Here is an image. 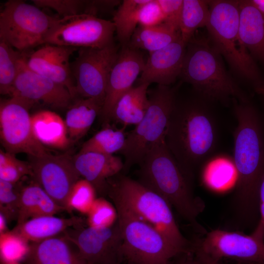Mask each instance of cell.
I'll return each mask as SVG.
<instances>
[{"mask_svg": "<svg viewBox=\"0 0 264 264\" xmlns=\"http://www.w3.org/2000/svg\"><path fill=\"white\" fill-rule=\"evenodd\" d=\"M237 125L233 164L236 187L228 229L255 228L260 218V189L264 176V121L249 101H234Z\"/></svg>", "mask_w": 264, "mask_h": 264, "instance_id": "obj_1", "label": "cell"}, {"mask_svg": "<svg viewBox=\"0 0 264 264\" xmlns=\"http://www.w3.org/2000/svg\"><path fill=\"white\" fill-rule=\"evenodd\" d=\"M198 96L179 100L176 95L165 135L168 149L191 180L196 169L214 154L219 137L209 101Z\"/></svg>", "mask_w": 264, "mask_h": 264, "instance_id": "obj_2", "label": "cell"}, {"mask_svg": "<svg viewBox=\"0 0 264 264\" xmlns=\"http://www.w3.org/2000/svg\"><path fill=\"white\" fill-rule=\"evenodd\" d=\"M139 165L138 181L165 199L196 232L206 234V230L197 220L204 203L194 196L191 180L168 149L165 137L151 147Z\"/></svg>", "mask_w": 264, "mask_h": 264, "instance_id": "obj_3", "label": "cell"}, {"mask_svg": "<svg viewBox=\"0 0 264 264\" xmlns=\"http://www.w3.org/2000/svg\"><path fill=\"white\" fill-rule=\"evenodd\" d=\"M221 57L209 41L194 37L186 45L180 76L209 102L248 101L227 72Z\"/></svg>", "mask_w": 264, "mask_h": 264, "instance_id": "obj_4", "label": "cell"}, {"mask_svg": "<svg viewBox=\"0 0 264 264\" xmlns=\"http://www.w3.org/2000/svg\"><path fill=\"white\" fill-rule=\"evenodd\" d=\"M106 194L124 203L181 253L190 251L192 243L181 233L171 205L163 197L139 181L119 174L108 180Z\"/></svg>", "mask_w": 264, "mask_h": 264, "instance_id": "obj_5", "label": "cell"}, {"mask_svg": "<svg viewBox=\"0 0 264 264\" xmlns=\"http://www.w3.org/2000/svg\"><path fill=\"white\" fill-rule=\"evenodd\" d=\"M239 0H209L210 16L206 27L214 48L242 78L263 85L257 66L239 34Z\"/></svg>", "mask_w": 264, "mask_h": 264, "instance_id": "obj_6", "label": "cell"}, {"mask_svg": "<svg viewBox=\"0 0 264 264\" xmlns=\"http://www.w3.org/2000/svg\"><path fill=\"white\" fill-rule=\"evenodd\" d=\"M176 95V88L157 85L148 90L149 106L141 121L129 132L119 152L125 160L122 171L139 164L148 151L165 137Z\"/></svg>", "mask_w": 264, "mask_h": 264, "instance_id": "obj_7", "label": "cell"}, {"mask_svg": "<svg viewBox=\"0 0 264 264\" xmlns=\"http://www.w3.org/2000/svg\"><path fill=\"white\" fill-rule=\"evenodd\" d=\"M117 211L125 262L134 264H170L181 254L156 229L120 200L111 199Z\"/></svg>", "mask_w": 264, "mask_h": 264, "instance_id": "obj_8", "label": "cell"}, {"mask_svg": "<svg viewBox=\"0 0 264 264\" xmlns=\"http://www.w3.org/2000/svg\"><path fill=\"white\" fill-rule=\"evenodd\" d=\"M57 17L22 0L6 1L0 14V40L23 52L44 44L45 37Z\"/></svg>", "mask_w": 264, "mask_h": 264, "instance_id": "obj_9", "label": "cell"}, {"mask_svg": "<svg viewBox=\"0 0 264 264\" xmlns=\"http://www.w3.org/2000/svg\"><path fill=\"white\" fill-rule=\"evenodd\" d=\"M115 32L112 22L93 15L57 18L45 37L44 44L101 48L114 44Z\"/></svg>", "mask_w": 264, "mask_h": 264, "instance_id": "obj_10", "label": "cell"}, {"mask_svg": "<svg viewBox=\"0 0 264 264\" xmlns=\"http://www.w3.org/2000/svg\"><path fill=\"white\" fill-rule=\"evenodd\" d=\"M118 55L114 44L101 48H79L70 63L78 97L94 99L103 105L109 75Z\"/></svg>", "mask_w": 264, "mask_h": 264, "instance_id": "obj_11", "label": "cell"}, {"mask_svg": "<svg viewBox=\"0 0 264 264\" xmlns=\"http://www.w3.org/2000/svg\"><path fill=\"white\" fill-rule=\"evenodd\" d=\"M192 252L203 261L219 263L229 258L246 264H264V242L237 231L216 229L207 232L202 240L192 243Z\"/></svg>", "mask_w": 264, "mask_h": 264, "instance_id": "obj_12", "label": "cell"}, {"mask_svg": "<svg viewBox=\"0 0 264 264\" xmlns=\"http://www.w3.org/2000/svg\"><path fill=\"white\" fill-rule=\"evenodd\" d=\"M33 103L16 97L1 100L0 137L6 152L25 153L30 157L42 155L47 151L35 138L29 109Z\"/></svg>", "mask_w": 264, "mask_h": 264, "instance_id": "obj_13", "label": "cell"}, {"mask_svg": "<svg viewBox=\"0 0 264 264\" xmlns=\"http://www.w3.org/2000/svg\"><path fill=\"white\" fill-rule=\"evenodd\" d=\"M64 234L77 247L87 264H120L124 261L121 231L117 222L97 228L83 225L66 230Z\"/></svg>", "mask_w": 264, "mask_h": 264, "instance_id": "obj_14", "label": "cell"}, {"mask_svg": "<svg viewBox=\"0 0 264 264\" xmlns=\"http://www.w3.org/2000/svg\"><path fill=\"white\" fill-rule=\"evenodd\" d=\"M29 162L34 181L61 207L66 210L67 201L74 184L80 178L68 154L48 153L30 157Z\"/></svg>", "mask_w": 264, "mask_h": 264, "instance_id": "obj_15", "label": "cell"}, {"mask_svg": "<svg viewBox=\"0 0 264 264\" xmlns=\"http://www.w3.org/2000/svg\"><path fill=\"white\" fill-rule=\"evenodd\" d=\"M31 52H25L20 60L12 94L34 104L42 101L57 109L68 108L74 99L64 86L30 69L27 65Z\"/></svg>", "mask_w": 264, "mask_h": 264, "instance_id": "obj_16", "label": "cell"}, {"mask_svg": "<svg viewBox=\"0 0 264 264\" xmlns=\"http://www.w3.org/2000/svg\"><path fill=\"white\" fill-rule=\"evenodd\" d=\"M139 50L126 45L118 52L117 60L108 81L101 115L105 124H109L113 108L118 100L130 89L145 64Z\"/></svg>", "mask_w": 264, "mask_h": 264, "instance_id": "obj_17", "label": "cell"}, {"mask_svg": "<svg viewBox=\"0 0 264 264\" xmlns=\"http://www.w3.org/2000/svg\"><path fill=\"white\" fill-rule=\"evenodd\" d=\"M31 52L27 65L32 70L65 87L74 99L77 97L69 59L77 48L45 44Z\"/></svg>", "mask_w": 264, "mask_h": 264, "instance_id": "obj_18", "label": "cell"}, {"mask_svg": "<svg viewBox=\"0 0 264 264\" xmlns=\"http://www.w3.org/2000/svg\"><path fill=\"white\" fill-rule=\"evenodd\" d=\"M186 45L180 37L167 46L150 53L138 85L155 83L170 86L180 76Z\"/></svg>", "mask_w": 264, "mask_h": 264, "instance_id": "obj_19", "label": "cell"}, {"mask_svg": "<svg viewBox=\"0 0 264 264\" xmlns=\"http://www.w3.org/2000/svg\"><path fill=\"white\" fill-rule=\"evenodd\" d=\"M73 161L80 177L90 182L101 194H106L108 180L124 167L119 157L94 152H79Z\"/></svg>", "mask_w": 264, "mask_h": 264, "instance_id": "obj_20", "label": "cell"}, {"mask_svg": "<svg viewBox=\"0 0 264 264\" xmlns=\"http://www.w3.org/2000/svg\"><path fill=\"white\" fill-rule=\"evenodd\" d=\"M24 264H87L75 244L63 234L29 243Z\"/></svg>", "mask_w": 264, "mask_h": 264, "instance_id": "obj_21", "label": "cell"}, {"mask_svg": "<svg viewBox=\"0 0 264 264\" xmlns=\"http://www.w3.org/2000/svg\"><path fill=\"white\" fill-rule=\"evenodd\" d=\"M239 34L251 54L264 61V13L252 0H239Z\"/></svg>", "mask_w": 264, "mask_h": 264, "instance_id": "obj_22", "label": "cell"}, {"mask_svg": "<svg viewBox=\"0 0 264 264\" xmlns=\"http://www.w3.org/2000/svg\"><path fill=\"white\" fill-rule=\"evenodd\" d=\"M78 217L62 218L54 215L30 219L11 230L29 243L39 242L63 234L68 229L84 224Z\"/></svg>", "mask_w": 264, "mask_h": 264, "instance_id": "obj_23", "label": "cell"}, {"mask_svg": "<svg viewBox=\"0 0 264 264\" xmlns=\"http://www.w3.org/2000/svg\"><path fill=\"white\" fill-rule=\"evenodd\" d=\"M33 133L36 139L44 146L65 149L69 139L66 123L57 113L42 110L31 115Z\"/></svg>", "mask_w": 264, "mask_h": 264, "instance_id": "obj_24", "label": "cell"}, {"mask_svg": "<svg viewBox=\"0 0 264 264\" xmlns=\"http://www.w3.org/2000/svg\"><path fill=\"white\" fill-rule=\"evenodd\" d=\"M64 210L34 181L22 187L17 224L34 218L54 215Z\"/></svg>", "mask_w": 264, "mask_h": 264, "instance_id": "obj_25", "label": "cell"}, {"mask_svg": "<svg viewBox=\"0 0 264 264\" xmlns=\"http://www.w3.org/2000/svg\"><path fill=\"white\" fill-rule=\"evenodd\" d=\"M149 85L144 84L132 87L122 96L113 108L111 120L120 123L123 128L138 124L148 108Z\"/></svg>", "mask_w": 264, "mask_h": 264, "instance_id": "obj_26", "label": "cell"}, {"mask_svg": "<svg viewBox=\"0 0 264 264\" xmlns=\"http://www.w3.org/2000/svg\"><path fill=\"white\" fill-rule=\"evenodd\" d=\"M103 104L92 98L77 97L68 108L65 120L69 139L78 140L88 132L101 113Z\"/></svg>", "mask_w": 264, "mask_h": 264, "instance_id": "obj_27", "label": "cell"}, {"mask_svg": "<svg viewBox=\"0 0 264 264\" xmlns=\"http://www.w3.org/2000/svg\"><path fill=\"white\" fill-rule=\"evenodd\" d=\"M180 37V31L165 22L152 27L138 26L128 45L148 51L150 53L167 46Z\"/></svg>", "mask_w": 264, "mask_h": 264, "instance_id": "obj_28", "label": "cell"}, {"mask_svg": "<svg viewBox=\"0 0 264 264\" xmlns=\"http://www.w3.org/2000/svg\"><path fill=\"white\" fill-rule=\"evenodd\" d=\"M210 16L209 0H183L179 31L187 45L198 28L206 27Z\"/></svg>", "mask_w": 264, "mask_h": 264, "instance_id": "obj_29", "label": "cell"}, {"mask_svg": "<svg viewBox=\"0 0 264 264\" xmlns=\"http://www.w3.org/2000/svg\"><path fill=\"white\" fill-rule=\"evenodd\" d=\"M148 0H124L113 15L117 38L122 46L128 44L138 24V13Z\"/></svg>", "mask_w": 264, "mask_h": 264, "instance_id": "obj_30", "label": "cell"}, {"mask_svg": "<svg viewBox=\"0 0 264 264\" xmlns=\"http://www.w3.org/2000/svg\"><path fill=\"white\" fill-rule=\"evenodd\" d=\"M125 128L117 129L105 125L82 145L80 153L94 152L107 154L119 152L124 146L126 136Z\"/></svg>", "mask_w": 264, "mask_h": 264, "instance_id": "obj_31", "label": "cell"}, {"mask_svg": "<svg viewBox=\"0 0 264 264\" xmlns=\"http://www.w3.org/2000/svg\"><path fill=\"white\" fill-rule=\"evenodd\" d=\"M25 52H20L0 40V93L11 96L18 73L19 63Z\"/></svg>", "mask_w": 264, "mask_h": 264, "instance_id": "obj_32", "label": "cell"}, {"mask_svg": "<svg viewBox=\"0 0 264 264\" xmlns=\"http://www.w3.org/2000/svg\"><path fill=\"white\" fill-rule=\"evenodd\" d=\"M236 177V171L233 163L224 159L213 161L206 167L204 180L212 189L221 191L230 187Z\"/></svg>", "mask_w": 264, "mask_h": 264, "instance_id": "obj_33", "label": "cell"}, {"mask_svg": "<svg viewBox=\"0 0 264 264\" xmlns=\"http://www.w3.org/2000/svg\"><path fill=\"white\" fill-rule=\"evenodd\" d=\"M97 191L88 181L80 178L74 184L67 201V211L76 210L87 214L96 199Z\"/></svg>", "mask_w": 264, "mask_h": 264, "instance_id": "obj_34", "label": "cell"}, {"mask_svg": "<svg viewBox=\"0 0 264 264\" xmlns=\"http://www.w3.org/2000/svg\"><path fill=\"white\" fill-rule=\"evenodd\" d=\"M23 186L20 181L11 182L0 179V213L8 222L17 220Z\"/></svg>", "mask_w": 264, "mask_h": 264, "instance_id": "obj_35", "label": "cell"}, {"mask_svg": "<svg viewBox=\"0 0 264 264\" xmlns=\"http://www.w3.org/2000/svg\"><path fill=\"white\" fill-rule=\"evenodd\" d=\"M87 215L88 226L94 228L109 227L118 220L117 211L114 205L102 197L96 198Z\"/></svg>", "mask_w": 264, "mask_h": 264, "instance_id": "obj_36", "label": "cell"}, {"mask_svg": "<svg viewBox=\"0 0 264 264\" xmlns=\"http://www.w3.org/2000/svg\"><path fill=\"white\" fill-rule=\"evenodd\" d=\"M27 175L32 176L29 163L19 160L14 154L0 150V180L17 182Z\"/></svg>", "mask_w": 264, "mask_h": 264, "instance_id": "obj_37", "label": "cell"}, {"mask_svg": "<svg viewBox=\"0 0 264 264\" xmlns=\"http://www.w3.org/2000/svg\"><path fill=\"white\" fill-rule=\"evenodd\" d=\"M29 242L12 230L0 235V259L20 262L26 256Z\"/></svg>", "mask_w": 264, "mask_h": 264, "instance_id": "obj_38", "label": "cell"}, {"mask_svg": "<svg viewBox=\"0 0 264 264\" xmlns=\"http://www.w3.org/2000/svg\"><path fill=\"white\" fill-rule=\"evenodd\" d=\"M38 7L51 8L61 17L86 14L88 0H33Z\"/></svg>", "mask_w": 264, "mask_h": 264, "instance_id": "obj_39", "label": "cell"}, {"mask_svg": "<svg viewBox=\"0 0 264 264\" xmlns=\"http://www.w3.org/2000/svg\"><path fill=\"white\" fill-rule=\"evenodd\" d=\"M164 15L157 0H148L138 13V26L152 27L164 22Z\"/></svg>", "mask_w": 264, "mask_h": 264, "instance_id": "obj_40", "label": "cell"}, {"mask_svg": "<svg viewBox=\"0 0 264 264\" xmlns=\"http://www.w3.org/2000/svg\"><path fill=\"white\" fill-rule=\"evenodd\" d=\"M162 9L164 22L179 31L183 0H157Z\"/></svg>", "mask_w": 264, "mask_h": 264, "instance_id": "obj_41", "label": "cell"}, {"mask_svg": "<svg viewBox=\"0 0 264 264\" xmlns=\"http://www.w3.org/2000/svg\"><path fill=\"white\" fill-rule=\"evenodd\" d=\"M260 213L259 221L250 235L256 239L264 242V176L260 189Z\"/></svg>", "mask_w": 264, "mask_h": 264, "instance_id": "obj_42", "label": "cell"}, {"mask_svg": "<svg viewBox=\"0 0 264 264\" xmlns=\"http://www.w3.org/2000/svg\"><path fill=\"white\" fill-rule=\"evenodd\" d=\"M7 223L8 221L5 217L0 213V235L9 231L7 228Z\"/></svg>", "mask_w": 264, "mask_h": 264, "instance_id": "obj_43", "label": "cell"}, {"mask_svg": "<svg viewBox=\"0 0 264 264\" xmlns=\"http://www.w3.org/2000/svg\"><path fill=\"white\" fill-rule=\"evenodd\" d=\"M178 264H206L205 263L198 260L196 258L195 259L190 260L180 263Z\"/></svg>", "mask_w": 264, "mask_h": 264, "instance_id": "obj_44", "label": "cell"}, {"mask_svg": "<svg viewBox=\"0 0 264 264\" xmlns=\"http://www.w3.org/2000/svg\"><path fill=\"white\" fill-rule=\"evenodd\" d=\"M255 5L264 13V0H252Z\"/></svg>", "mask_w": 264, "mask_h": 264, "instance_id": "obj_45", "label": "cell"}, {"mask_svg": "<svg viewBox=\"0 0 264 264\" xmlns=\"http://www.w3.org/2000/svg\"><path fill=\"white\" fill-rule=\"evenodd\" d=\"M256 92L261 95L264 98V85L255 88Z\"/></svg>", "mask_w": 264, "mask_h": 264, "instance_id": "obj_46", "label": "cell"}, {"mask_svg": "<svg viewBox=\"0 0 264 264\" xmlns=\"http://www.w3.org/2000/svg\"><path fill=\"white\" fill-rule=\"evenodd\" d=\"M0 264H24L21 263L20 262L8 261L0 259Z\"/></svg>", "mask_w": 264, "mask_h": 264, "instance_id": "obj_47", "label": "cell"}, {"mask_svg": "<svg viewBox=\"0 0 264 264\" xmlns=\"http://www.w3.org/2000/svg\"><path fill=\"white\" fill-rule=\"evenodd\" d=\"M206 264H219L218 262H212V261H201Z\"/></svg>", "mask_w": 264, "mask_h": 264, "instance_id": "obj_48", "label": "cell"}, {"mask_svg": "<svg viewBox=\"0 0 264 264\" xmlns=\"http://www.w3.org/2000/svg\"><path fill=\"white\" fill-rule=\"evenodd\" d=\"M120 264H134L132 263H131V262H123L122 263Z\"/></svg>", "mask_w": 264, "mask_h": 264, "instance_id": "obj_49", "label": "cell"}]
</instances>
